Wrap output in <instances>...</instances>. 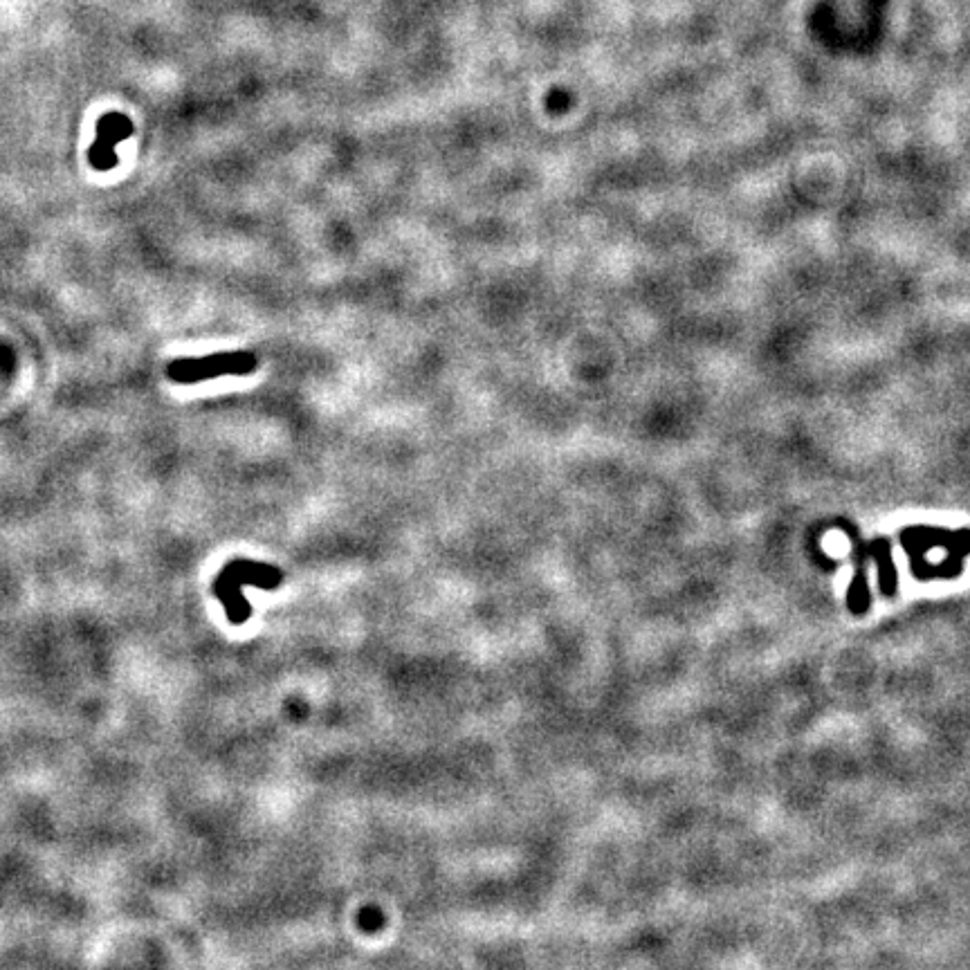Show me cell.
I'll list each match as a JSON object with an SVG mask.
<instances>
[{
	"label": "cell",
	"mask_w": 970,
	"mask_h": 970,
	"mask_svg": "<svg viewBox=\"0 0 970 970\" xmlns=\"http://www.w3.org/2000/svg\"><path fill=\"white\" fill-rule=\"evenodd\" d=\"M259 360L254 353L239 351V353H216L205 355V358H182L173 360L167 366V375L173 382L180 384H196L218 378V375H245L252 373Z\"/></svg>",
	"instance_id": "6da1fadb"
},
{
	"label": "cell",
	"mask_w": 970,
	"mask_h": 970,
	"mask_svg": "<svg viewBox=\"0 0 970 970\" xmlns=\"http://www.w3.org/2000/svg\"><path fill=\"white\" fill-rule=\"evenodd\" d=\"M133 135V122L124 113H106L97 120L95 142L88 149V162L95 171H108L117 164V144Z\"/></svg>",
	"instance_id": "7a4b0ae2"
}]
</instances>
